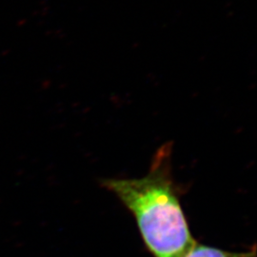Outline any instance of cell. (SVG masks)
Returning <instances> with one entry per match:
<instances>
[{"label":"cell","mask_w":257,"mask_h":257,"mask_svg":"<svg viewBox=\"0 0 257 257\" xmlns=\"http://www.w3.org/2000/svg\"><path fill=\"white\" fill-rule=\"evenodd\" d=\"M172 155L173 143L167 142L156 151L145 176L101 182L133 214L153 257H184L196 243L173 175Z\"/></svg>","instance_id":"1"},{"label":"cell","mask_w":257,"mask_h":257,"mask_svg":"<svg viewBox=\"0 0 257 257\" xmlns=\"http://www.w3.org/2000/svg\"><path fill=\"white\" fill-rule=\"evenodd\" d=\"M184 257H256L255 245L247 251H229L197 242Z\"/></svg>","instance_id":"2"}]
</instances>
